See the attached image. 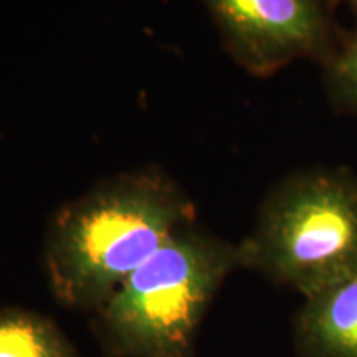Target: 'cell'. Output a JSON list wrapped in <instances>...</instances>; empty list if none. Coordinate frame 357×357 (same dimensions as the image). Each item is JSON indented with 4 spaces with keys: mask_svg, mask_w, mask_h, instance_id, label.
I'll use <instances>...</instances> for the list:
<instances>
[{
    "mask_svg": "<svg viewBox=\"0 0 357 357\" xmlns=\"http://www.w3.org/2000/svg\"><path fill=\"white\" fill-rule=\"evenodd\" d=\"M197 220L194 199L158 166L102 178L53 213L43 261L52 293L98 312L178 227Z\"/></svg>",
    "mask_w": 357,
    "mask_h": 357,
    "instance_id": "obj_1",
    "label": "cell"
},
{
    "mask_svg": "<svg viewBox=\"0 0 357 357\" xmlns=\"http://www.w3.org/2000/svg\"><path fill=\"white\" fill-rule=\"evenodd\" d=\"M238 248L197 220L178 227L96 312V331L111 357H189L195 334Z\"/></svg>",
    "mask_w": 357,
    "mask_h": 357,
    "instance_id": "obj_2",
    "label": "cell"
},
{
    "mask_svg": "<svg viewBox=\"0 0 357 357\" xmlns=\"http://www.w3.org/2000/svg\"><path fill=\"white\" fill-rule=\"evenodd\" d=\"M238 248L240 268L303 298L357 273V172L312 166L266 192Z\"/></svg>",
    "mask_w": 357,
    "mask_h": 357,
    "instance_id": "obj_3",
    "label": "cell"
},
{
    "mask_svg": "<svg viewBox=\"0 0 357 357\" xmlns=\"http://www.w3.org/2000/svg\"><path fill=\"white\" fill-rule=\"evenodd\" d=\"M229 56L257 78L296 61L323 65L346 26L339 0H202Z\"/></svg>",
    "mask_w": 357,
    "mask_h": 357,
    "instance_id": "obj_4",
    "label": "cell"
},
{
    "mask_svg": "<svg viewBox=\"0 0 357 357\" xmlns=\"http://www.w3.org/2000/svg\"><path fill=\"white\" fill-rule=\"evenodd\" d=\"M303 300L293 323L298 357H357V273Z\"/></svg>",
    "mask_w": 357,
    "mask_h": 357,
    "instance_id": "obj_5",
    "label": "cell"
},
{
    "mask_svg": "<svg viewBox=\"0 0 357 357\" xmlns=\"http://www.w3.org/2000/svg\"><path fill=\"white\" fill-rule=\"evenodd\" d=\"M0 357H79L52 319L20 307L0 310Z\"/></svg>",
    "mask_w": 357,
    "mask_h": 357,
    "instance_id": "obj_6",
    "label": "cell"
},
{
    "mask_svg": "<svg viewBox=\"0 0 357 357\" xmlns=\"http://www.w3.org/2000/svg\"><path fill=\"white\" fill-rule=\"evenodd\" d=\"M321 71L331 109L339 116L357 118V24L351 29L346 26Z\"/></svg>",
    "mask_w": 357,
    "mask_h": 357,
    "instance_id": "obj_7",
    "label": "cell"
},
{
    "mask_svg": "<svg viewBox=\"0 0 357 357\" xmlns=\"http://www.w3.org/2000/svg\"><path fill=\"white\" fill-rule=\"evenodd\" d=\"M339 3L349 8V10L352 12V15H354L357 19V0H339ZM356 24H357V22H356Z\"/></svg>",
    "mask_w": 357,
    "mask_h": 357,
    "instance_id": "obj_8",
    "label": "cell"
}]
</instances>
